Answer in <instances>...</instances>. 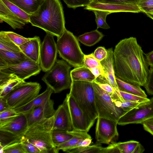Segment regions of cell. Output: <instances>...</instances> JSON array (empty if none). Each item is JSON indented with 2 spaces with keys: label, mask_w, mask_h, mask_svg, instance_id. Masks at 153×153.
I'll return each mask as SVG.
<instances>
[{
  "label": "cell",
  "mask_w": 153,
  "mask_h": 153,
  "mask_svg": "<svg viewBox=\"0 0 153 153\" xmlns=\"http://www.w3.org/2000/svg\"><path fill=\"white\" fill-rule=\"evenodd\" d=\"M135 37L120 40L114 51L115 75L122 80L144 87L149 75V65Z\"/></svg>",
  "instance_id": "cell-1"
},
{
  "label": "cell",
  "mask_w": 153,
  "mask_h": 153,
  "mask_svg": "<svg viewBox=\"0 0 153 153\" xmlns=\"http://www.w3.org/2000/svg\"><path fill=\"white\" fill-rule=\"evenodd\" d=\"M24 134H17L0 130V150L8 145L22 142Z\"/></svg>",
  "instance_id": "cell-28"
},
{
  "label": "cell",
  "mask_w": 153,
  "mask_h": 153,
  "mask_svg": "<svg viewBox=\"0 0 153 153\" xmlns=\"http://www.w3.org/2000/svg\"><path fill=\"white\" fill-rule=\"evenodd\" d=\"M65 152L69 153H109L108 146L103 147L97 145L79 147L70 149Z\"/></svg>",
  "instance_id": "cell-30"
},
{
  "label": "cell",
  "mask_w": 153,
  "mask_h": 153,
  "mask_svg": "<svg viewBox=\"0 0 153 153\" xmlns=\"http://www.w3.org/2000/svg\"><path fill=\"white\" fill-rule=\"evenodd\" d=\"M53 93L52 89L47 86L46 89L44 92L39 94L28 103L14 109L20 114H26L34 108L42 105L50 100L51 95Z\"/></svg>",
  "instance_id": "cell-21"
},
{
  "label": "cell",
  "mask_w": 153,
  "mask_h": 153,
  "mask_svg": "<svg viewBox=\"0 0 153 153\" xmlns=\"http://www.w3.org/2000/svg\"><path fill=\"white\" fill-rule=\"evenodd\" d=\"M69 94L74 98L88 119L94 123L98 116L92 82L71 80Z\"/></svg>",
  "instance_id": "cell-4"
},
{
  "label": "cell",
  "mask_w": 153,
  "mask_h": 153,
  "mask_svg": "<svg viewBox=\"0 0 153 153\" xmlns=\"http://www.w3.org/2000/svg\"><path fill=\"white\" fill-rule=\"evenodd\" d=\"M57 38L56 47L60 57L73 67L83 66L85 54L73 33L66 29Z\"/></svg>",
  "instance_id": "cell-5"
},
{
  "label": "cell",
  "mask_w": 153,
  "mask_h": 153,
  "mask_svg": "<svg viewBox=\"0 0 153 153\" xmlns=\"http://www.w3.org/2000/svg\"><path fill=\"white\" fill-rule=\"evenodd\" d=\"M119 93L123 100L144 103L148 101L150 99L119 90Z\"/></svg>",
  "instance_id": "cell-37"
},
{
  "label": "cell",
  "mask_w": 153,
  "mask_h": 153,
  "mask_svg": "<svg viewBox=\"0 0 153 153\" xmlns=\"http://www.w3.org/2000/svg\"><path fill=\"white\" fill-rule=\"evenodd\" d=\"M140 143L131 140L127 141L115 143L116 146L120 153H134Z\"/></svg>",
  "instance_id": "cell-34"
},
{
  "label": "cell",
  "mask_w": 153,
  "mask_h": 153,
  "mask_svg": "<svg viewBox=\"0 0 153 153\" xmlns=\"http://www.w3.org/2000/svg\"><path fill=\"white\" fill-rule=\"evenodd\" d=\"M136 4L141 12L153 13V0H138Z\"/></svg>",
  "instance_id": "cell-41"
},
{
  "label": "cell",
  "mask_w": 153,
  "mask_h": 153,
  "mask_svg": "<svg viewBox=\"0 0 153 153\" xmlns=\"http://www.w3.org/2000/svg\"><path fill=\"white\" fill-rule=\"evenodd\" d=\"M10 109L6 100L4 98H0V112Z\"/></svg>",
  "instance_id": "cell-50"
},
{
  "label": "cell",
  "mask_w": 153,
  "mask_h": 153,
  "mask_svg": "<svg viewBox=\"0 0 153 153\" xmlns=\"http://www.w3.org/2000/svg\"><path fill=\"white\" fill-rule=\"evenodd\" d=\"M101 2L136 4L138 0H98Z\"/></svg>",
  "instance_id": "cell-48"
},
{
  "label": "cell",
  "mask_w": 153,
  "mask_h": 153,
  "mask_svg": "<svg viewBox=\"0 0 153 153\" xmlns=\"http://www.w3.org/2000/svg\"><path fill=\"white\" fill-rule=\"evenodd\" d=\"M28 14L37 11L43 0H8Z\"/></svg>",
  "instance_id": "cell-27"
},
{
  "label": "cell",
  "mask_w": 153,
  "mask_h": 153,
  "mask_svg": "<svg viewBox=\"0 0 153 153\" xmlns=\"http://www.w3.org/2000/svg\"><path fill=\"white\" fill-rule=\"evenodd\" d=\"M146 62L149 66L150 67H153V51L145 54Z\"/></svg>",
  "instance_id": "cell-51"
},
{
  "label": "cell",
  "mask_w": 153,
  "mask_h": 153,
  "mask_svg": "<svg viewBox=\"0 0 153 153\" xmlns=\"http://www.w3.org/2000/svg\"><path fill=\"white\" fill-rule=\"evenodd\" d=\"M28 59L21 51L16 53L0 50V67L18 64Z\"/></svg>",
  "instance_id": "cell-23"
},
{
  "label": "cell",
  "mask_w": 153,
  "mask_h": 153,
  "mask_svg": "<svg viewBox=\"0 0 153 153\" xmlns=\"http://www.w3.org/2000/svg\"><path fill=\"white\" fill-rule=\"evenodd\" d=\"M96 0H90V2L93 1H95Z\"/></svg>",
  "instance_id": "cell-54"
},
{
  "label": "cell",
  "mask_w": 153,
  "mask_h": 153,
  "mask_svg": "<svg viewBox=\"0 0 153 153\" xmlns=\"http://www.w3.org/2000/svg\"><path fill=\"white\" fill-rule=\"evenodd\" d=\"M4 32L7 36L16 45L19 46L29 40L31 38H25L12 31Z\"/></svg>",
  "instance_id": "cell-38"
},
{
  "label": "cell",
  "mask_w": 153,
  "mask_h": 153,
  "mask_svg": "<svg viewBox=\"0 0 153 153\" xmlns=\"http://www.w3.org/2000/svg\"><path fill=\"white\" fill-rule=\"evenodd\" d=\"M83 66L88 68L102 67L100 62L97 59L92 53L88 55H85Z\"/></svg>",
  "instance_id": "cell-40"
},
{
  "label": "cell",
  "mask_w": 153,
  "mask_h": 153,
  "mask_svg": "<svg viewBox=\"0 0 153 153\" xmlns=\"http://www.w3.org/2000/svg\"><path fill=\"white\" fill-rule=\"evenodd\" d=\"M22 143L28 153H41L37 147L25 138Z\"/></svg>",
  "instance_id": "cell-45"
},
{
  "label": "cell",
  "mask_w": 153,
  "mask_h": 153,
  "mask_svg": "<svg viewBox=\"0 0 153 153\" xmlns=\"http://www.w3.org/2000/svg\"><path fill=\"white\" fill-rule=\"evenodd\" d=\"M107 51L108 54L106 57L100 62L105 72V79L103 83L110 84L114 89L117 94L121 96L115 79L114 51L112 48L108 49Z\"/></svg>",
  "instance_id": "cell-18"
},
{
  "label": "cell",
  "mask_w": 153,
  "mask_h": 153,
  "mask_svg": "<svg viewBox=\"0 0 153 153\" xmlns=\"http://www.w3.org/2000/svg\"><path fill=\"white\" fill-rule=\"evenodd\" d=\"M147 93L153 95V67H150L147 82L144 86Z\"/></svg>",
  "instance_id": "cell-43"
},
{
  "label": "cell",
  "mask_w": 153,
  "mask_h": 153,
  "mask_svg": "<svg viewBox=\"0 0 153 153\" xmlns=\"http://www.w3.org/2000/svg\"><path fill=\"white\" fill-rule=\"evenodd\" d=\"M95 137L99 143L109 144L116 142L118 138L117 123L112 120L98 117L97 119Z\"/></svg>",
  "instance_id": "cell-12"
},
{
  "label": "cell",
  "mask_w": 153,
  "mask_h": 153,
  "mask_svg": "<svg viewBox=\"0 0 153 153\" xmlns=\"http://www.w3.org/2000/svg\"><path fill=\"white\" fill-rule=\"evenodd\" d=\"M93 85L95 95V105L98 117L113 120L117 123L120 118L124 114L122 111L117 107L110 94L93 82Z\"/></svg>",
  "instance_id": "cell-8"
},
{
  "label": "cell",
  "mask_w": 153,
  "mask_h": 153,
  "mask_svg": "<svg viewBox=\"0 0 153 153\" xmlns=\"http://www.w3.org/2000/svg\"><path fill=\"white\" fill-rule=\"evenodd\" d=\"M0 153H28L22 142L6 146L0 150Z\"/></svg>",
  "instance_id": "cell-36"
},
{
  "label": "cell",
  "mask_w": 153,
  "mask_h": 153,
  "mask_svg": "<svg viewBox=\"0 0 153 153\" xmlns=\"http://www.w3.org/2000/svg\"><path fill=\"white\" fill-rule=\"evenodd\" d=\"M72 131L74 136L71 139L56 147L58 152L60 150H62L65 152L67 151L74 148L82 140L87 138L91 137L88 132L86 131L74 130Z\"/></svg>",
  "instance_id": "cell-24"
},
{
  "label": "cell",
  "mask_w": 153,
  "mask_h": 153,
  "mask_svg": "<svg viewBox=\"0 0 153 153\" xmlns=\"http://www.w3.org/2000/svg\"><path fill=\"white\" fill-rule=\"evenodd\" d=\"M0 50L16 53L21 51L19 47L7 36L4 31L0 32Z\"/></svg>",
  "instance_id": "cell-32"
},
{
  "label": "cell",
  "mask_w": 153,
  "mask_h": 153,
  "mask_svg": "<svg viewBox=\"0 0 153 153\" xmlns=\"http://www.w3.org/2000/svg\"><path fill=\"white\" fill-rule=\"evenodd\" d=\"M104 36L102 33L96 29L79 36L78 39L85 45L91 46L99 42Z\"/></svg>",
  "instance_id": "cell-29"
},
{
  "label": "cell",
  "mask_w": 153,
  "mask_h": 153,
  "mask_svg": "<svg viewBox=\"0 0 153 153\" xmlns=\"http://www.w3.org/2000/svg\"><path fill=\"white\" fill-rule=\"evenodd\" d=\"M54 36L46 33L41 44L40 51V65L42 70L46 72L50 70L57 59L58 52Z\"/></svg>",
  "instance_id": "cell-11"
},
{
  "label": "cell",
  "mask_w": 153,
  "mask_h": 153,
  "mask_svg": "<svg viewBox=\"0 0 153 153\" xmlns=\"http://www.w3.org/2000/svg\"><path fill=\"white\" fill-rule=\"evenodd\" d=\"M102 89L109 93L111 95L116 93L113 88L110 84L107 83H100L94 81Z\"/></svg>",
  "instance_id": "cell-47"
},
{
  "label": "cell",
  "mask_w": 153,
  "mask_h": 153,
  "mask_svg": "<svg viewBox=\"0 0 153 153\" xmlns=\"http://www.w3.org/2000/svg\"><path fill=\"white\" fill-rule=\"evenodd\" d=\"M20 114L12 109H10L0 112V124L7 122Z\"/></svg>",
  "instance_id": "cell-39"
},
{
  "label": "cell",
  "mask_w": 153,
  "mask_h": 153,
  "mask_svg": "<svg viewBox=\"0 0 153 153\" xmlns=\"http://www.w3.org/2000/svg\"><path fill=\"white\" fill-rule=\"evenodd\" d=\"M116 83L119 90L139 96L147 97L145 92L140 86L125 82L115 76Z\"/></svg>",
  "instance_id": "cell-26"
},
{
  "label": "cell",
  "mask_w": 153,
  "mask_h": 153,
  "mask_svg": "<svg viewBox=\"0 0 153 153\" xmlns=\"http://www.w3.org/2000/svg\"><path fill=\"white\" fill-rule=\"evenodd\" d=\"M145 14L147 16L153 20V13H146Z\"/></svg>",
  "instance_id": "cell-53"
},
{
  "label": "cell",
  "mask_w": 153,
  "mask_h": 153,
  "mask_svg": "<svg viewBox=\"0 0 153 153\" xmlns=\"http://www.w3.org/2000/svg\"><path fill=\"white\" fill-rule=\"evenodd\" d=\"M142 124L145 130L153 135V117L145 120Z\"/></svg>",
  "instance_id": "cell-46"
},
{
  "label": "cell",
  "mask_w": 153,
  "mask_h": 153,
  "mask_svg": "<svg viewBox=\"0 0 153 153\" xmlns=\"http://www.w3.org/2000/svg\"><path fill=\"white\" fill-rule=\"evenodd\" d=\"M144 150L143 146L139 143L136 148L134 153H142Z\"/></svg>",
  "instance_id": "cell-52"
},
{
  "label": "cell",
  "mask_w": 153,
  "mask_h": 153,
  "mask_svg": "<svg viewBox=\"0 0 153 153\" xmlns=\"http://www.w3.org/2000/svg\"><path fill=\"white\" fill-rule=\"evenodd\" d=\"M30 15L8 0H0V19L13 29H22L30 23Z\"/></svg>",
  "instance_id": "cell-9"
},
{
  "label": "cell",
  "mask_w": 153,
  "mask_h": 153,
  "mask_svg": "<svg viewBox=\"0 0 153 153\" xmlns=\"http://www.w3.org/2000/svg\"><path fill=\"white\" fill-rule=\"evenodd\" d=\"M73 136L72 131H53L52 133V140L54 146L56 147L59 145L67 141Z\"/></svg>",
  "instance_id": "cell-33"
},
{
  "label": "cell",
  "mask_w": 153,
  "mask_h": 153,
  "mask_svg": "<svg viewBox=\"0 0 153 153\" xmlns=\"http://www.w3.org/2000/svg\"><path fill=\"white\" fill-rule=\"evenodd\" d=\"M41 85L37 82L25 81L4 97L10 109L17 108L27 104L39 94Z\"/></svg>",
  "instance_id": "cell-7"
},
{
  "label": "cell",
  "mask_w": 153,
  "mask_h": 153,
  "mask_svg": "<svg viewBox=\"0 0 153 153\" xmlns=\"http://www.w3.org/2000/svg\"><path fill=\"white\" fill-rule=\"evenodd\" d=\"M28 127L27 118L25 114H23L7 122L0 124V130L17 134H25Z\"/></svg>",
  "instance_id": "cell-19"
},
{
  "label": "cell",
  "mask_w": 153,
  "mask_h": 153,
  "mask_svg": "<svg viewBox=\"0 0 153 153\" xmlns=\"http://www.w3.org/2000/svg\"><path fill=\"white\" fill-rule=\"evenodd\" d=\"M30 23L57 37L66 29L62 4L60 0H43L35 13L30 15Z\"/></svg>",
  "instance_id": "cell-2"
},
{
  "label": "cell",
  "mask_w": 153,
  "mask_h": 153,
  "mask_svg": "<svg viewBox=\"0 0 153 153\" xmlns=\"http://www.w3.org/2000/svg\"><path fill=\"white\" fill-rule=\"evenodd\" d=\"M25 81L16 76L0 72V98H3Z\"/></svg>",
  "instance_id": "cell-22"
},
{
  "label": "cell",
  "mask_w": 153,
  "mask_h": 153,
  "mask_svg": "<svg viewBox=\"0 0 153 153\" xmlns=\"http://www.w3.org/2000/svg\"><path fill=\"white\" fill-rule=\"evenodd\" d=\"M54 116L43 119L28 127L24 138L37 147L41 153H58L52 140Z\"/></svg>",
  "instance_id": "cell-3"
},
{
  "label": "cell",
  "mask_w": 153,
  "mask_h": 153,
  "mask_svg": "<svg viewBox=\"0 0 153 153\" xmlns=\"http://www.w3.org/2000/svg\"><path fill=\"white\" fill-rule=\"evenodd\" d=\"M92 139L91 137L85 138L80 141L73 149L79 147H85L89 146L91 144L92 142Z\"/></svg>",
  "instance_id": "cell-49"
},
{
  "label": "cell",
  "mask_w": 153,
  "mask_h": 153,
  "mask_svg": "<svg viewBox=\"0 0 153 153\" xmlns=\"http://www.w3.org/2000/svg\"><path fill=\"white\" fill-rule=\"evenodd\" d=\"M53 131H71L73 130L71 116L66 97L54 114Z\"/></svg>",
  "instance_id": "cell-16"
},
{
  "label": "cell",
  "mask_w": 153,
  "mask_h": 153,
  "mask_svg": "<svg viewBox=\"0 0 153 153\" xmlns=\"http://www.w3.org/2000/svg\"><path fill=\"white\" fill-rule=\"evenodd\" d=\"M71 68L66 61L57 59L52 68L46 72L42 79L55 93L70 89L71 83Z\"/></svg>",
  "instance_id": "cell-6"
},
{
  "label": "cell",
  "mask_w": 153,
  "mask_h": 153,
  "mask_svg": "<svg viewBox=\"0 0 153 153\" xmlns=\"http://www.w3.org/2000/svg\"><path fill=\"white\" fill-rule=\"evenodd\" d=\"M153 117V97L146 102L133 108L121 116L117 124L124 126L131 124H142Z\"/></svg>",
  "instance_id": "cell-10"
},
{
  "label": "cell",
  "mask_w": 153,
  "mask_h": 153,
  "mask_svg": "<svg viewBox=\"0 0 153 153\" xmlns=\"http://www.w3.org/2000/svg\"><path fill=\"white\" fill-rule=\"evenodd\" d=\"M66 97L73 130L88 132L94 123L88 119L71 95L67 94Z\"/></svg>",
  "instance_id": "cell-14"
},
{
  "label": "cell",
  "mask_w": 153,
  "mask_h": 153,
  "mask_svg": "<svg viewBox=\"0 0 153 153\" xmlns=\"http://www.w3.org/2000/svg\"><path fill=\"white\" fill-rule=\"evenodd\" d=\"M92 11L95 16V21L97 25V29L101 28L105 29H108L110 28L106 21L107 15L110 14L108 12L97 10H94Z\"/></svg>",
  "instance_id": "cell-35"
},
{
  "label": "cell",
  "mask_w": 153,
  "mask_h": 153,
  "mask_svg": "<svg viewBox=\"0 0 153 153\" xmlns=\"http://www.w3.org/2000/svg\"><path fill=\"white\" fill-rule=\"evenodd\" d=\"M67 7L75 9L81 7H85L90 2V0H63Z\"/></svg>",
  "instance_id": "cell-42"
},
{
  "label": "cell",
  "mask_w": 153,
  "mask_h": 153,
  "mask_svg": "<svg viewBox=\"0 0 153 153\" xmlns=\"http://www.w3.org/2000/svg\"><path fill=\"white\" fill-rule=\"evenodd\" d=\"M40 42L39 36H35L19 46L21 51L30 60L40 64Z\"/></svg>",
  "instance_id": "cell-20"
},
{
  "label": "cell",
  "mask_w": 153,
  "mask_h": 153,
  "mask_svg": "<svg viewBox=\"0 0 153 153\" xmlns=\"http://www.w3.org/2000/svg\"><path fill=\"white\" fill-rule=\"evenodd\" d=\"M53 106V101L51 99L44 104L34 108L25 114L28 127L41 119L53 116L56 111Z\"/></svg>",
  "instance_id": "cell-17"
},
{
  "label": "cell",
  "mask_w": 153,
  "mask_h": 153,
  "mask_svg": "<svg viewBox=\"0 0 153 153\" xmlns=\"http://www.w3.org/2000/svg\"><path fill=\"white\" fill-rule=\"evenodd\" d=\"M111 97L115 105L119 108L123 112L124 114L133 108L145 103H139L129 101L121 100L117 95H114Z\"/></svg>",
  "instance_id": "cell-31"
},
{
  "label": "cell",
  "mask_w": 153,
  "mask_h": 153,
  "mask_svg": "<svg viewBox=\"0 0 153 153\" xmlns=\"http://www.w3.org/2000/svg\"><path fill=\"white\" fill-rule=\"evenodd\" d=\"M84 9L92 11L94 10L105 11L110 14L118 12L139 13L141 12L136 4L103 2L98 0L90 2Z\"/></svg>",
  "instance_id": "cell-15"
},
{
  "label": "cell",
  "mask_w": 153,
  "mask_h": 153,
  "mask_svg": "<svg viewBox=\"0 0 153 153\" xmlns=\"http://www.w3.org/2000/svg\"><path fill=\"white\" fill-rule=\"evenodd\" d=\"M71 80L93 82L96 79L90 69L84 66L76 67L70 71Z\"/></svg>",
  "instance_id": "cell-25"
},
{
  "label": "cell",
  "mask_w": 153,
  "mask_h": 153,
  "mask_svg": "<svg viewBox=\"0 0 153 153\" xmlns=\"http://www.w3.org/2000/svg\"><path fill=\"white\" fill-rule=\"evenodd\" d=\"M41 70L40 64L29 59L18 64L0 67V72L23 80L36 75Z\"/></svg>",
  "instance_id": "cell-13"
},
{
  "label": "cell",
  "mask_w": 153,
  "mask_h": 153,
  "mask_svg": "<svg viewBox=\"0 0 153 153\" xmlns=\"http://www.w3.org/2000/svg\"><path fill=\"white\" fill-rule=\"evenodd\" d=\"M107 54V50L102 47H98L93 54L94 57L100 62L105 59Z\"/></svg>",
  "instance_id": "cell-44"
}]
</instances>
